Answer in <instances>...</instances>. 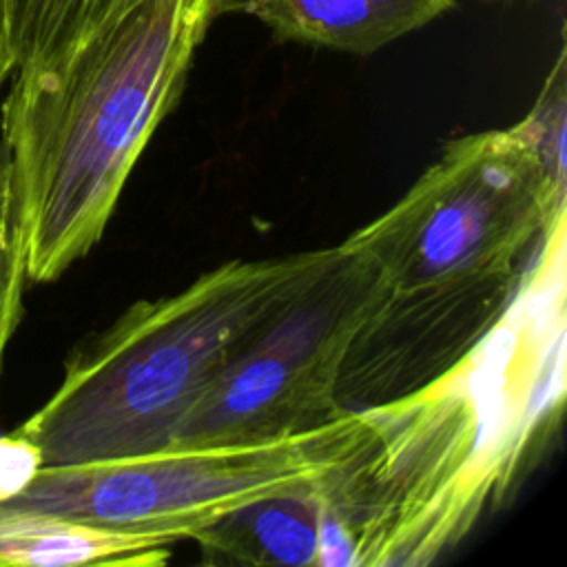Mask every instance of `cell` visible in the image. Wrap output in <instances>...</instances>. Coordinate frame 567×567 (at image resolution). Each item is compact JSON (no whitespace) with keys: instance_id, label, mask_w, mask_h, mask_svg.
Here are the masks:
<instances>
[{"instance_id":"8992f818","label":"cell","mask_w":567,"mask_h":567,"mask_svg":"<svg viewBox=\"0 0 567 567\" xmlns=\"http://www.w3.org/2000/svg\"><path fill=\"white\" fill-rule=\"evenodd\" d=\"M388 284L348 244L328 248L308 281L230 357L171 443H259L312 430L343 410L337 379L348 343Z\"/></svg>"},{"instance_id":"30bf717a","label":"cell","mask_w":567,"mask_h":567,"mask_svg":"<svg viewBox=\"0 0 567 567\" xmlns=\"http://www.w3.org/2000/svg\"><path fill=\"white\" fill-rule=\"evenodd\" d=\"M173 540L0 507V567L157 565Z\"/></svg>"},{"instance_id":"5bb4252c","label":"cell","mask_w":567,"mask_h":567,"mask_svg":"<svg viewBox=\"0 0 567 567\" xmlns=\"http://www.w3.org/2000/svg\"><path fill=\"white\" fill-rule=\"evenodd\" d=\"M13 69H16V58H13V49H11L7 22L2 16V4H0V86L13 73Z\"/></svg>"},{"instance_id":"4fadbf2b","label":"cell","mask_w":567,"mask_h":567,"mask_svg":"<svg viewBox=\"0 0 567 567\" xmlns=\"http://www.w3.org/2000/svg\"><path fill=\"white\" fill-rule=\"evenodd\" d=\"M42 465L40 452L16 432L0 436V503L20 494Z\"/></svg>"},{"instance_id":"ba28073f","label":"cell","mask_w":567,"mask_h":567,"mask_svg":"<svg viewBox=\"0 0 567 567\" xmlns=\"http://www.w3.org/2000/svg\"><path fill=\"white\" fill-rule=\"evenodd\" d=\"M454 0H233L277 40L368 55L430 24Z\"/></svg>"},{"instance_id":"3957f363","label":"cell","mask_w":567,"mask_h":567,"mask_svg":"<svg viewBox=\"0 0 567 567\" xmlns=\"http://www.w3.org/2000/svg\"><path fill=\"white\" fill-rule=\"evenodd\" d=\"M326 252L226 261L173 295L133 303L71 350L55 392L13 432L38 447L42 465L171 447L230 357Z\"/></svg>"},{"instance_id":"7c38bea8","label":"cell","mask_w":567,"mask_h":567,"mask_svg":"<svg viewBox=\"0 0 567 567\" xmlns=\"http://www.w3.org/2000/svg\"><path fill=\"white\" fill-rule=\"evenodd\" d=\"M27 281V255L16 210L11 162L0 144V372L7 346L22 319Z\"/></svg>"},{"instance_id":"52a82bcc","label":"cell","mask_w":567,"mask_h":567,"mask_svg":"<svg viewBox=\"0 0 567 567\" xmlns=\"http://www.w3.org/2000/svg\"><path fill=\"white\" fill-rule=\"evenodd\" d=\"M523 272L385 288L352 334L337 405L359 412L410 396L454 368L509 308Z\"/></svg>"},{"instance_id":"5b68a950","label":"cell","mask_w":567,"mask_h":567,"mask_svg":"<svg viewBox=\"0 0 567 567\" xmlns=\"http://www.w3.org/2000/svg\"><path fill=\"white\" fill-rule=\"evenodd\" d=\"M363 427L361 412H341L312 430L259 443L173 445L111 461L40 465L0 507L175 543L239 505L319 485L357 450Z\"/></svg>"},{"instance_id":"8fae6325","label":"cell","mask_w":567,"mask_h":567,"mask_svg":"<svg viewBox=\"0 0 567 567\" xmlns=\"http://www.w3.org/2000/svg\"><path fill=\"white\" fill-rule=\"evenodd\" d=\"M142 0H0L16 69L49 64L124 18Z\"/></svg>"},{"instance_id":"6da1fadb","label":"cell","mask_w":567,"mask_h":567,"mask_svg":"<svg viewBox=\"0 0 567 567\" xmlns=\"http://www.w3.org/2000/svg\"><path fill=\"white\" fill-rule=\"evenodd\" d=\"M565 401V224L496 326L419 392L359 410L321 485L323 565L419 567L454 547L547 447Z\"/></svg>"},{"instance_id":"7a4b0ae2","label":"cell","mask_w":567,"mask_h":567,"mask_svg":"<svg viewBox=\"0 0 567 567\" xmlns=\"http://www.w3.org/2000/svg\"><path fill=\"white\" fill-rule=\"evenodd\" d=\"M230 9L233 0H142L64 58L13 71L0 144L29 281L58 279L102 239L208 27Z\"/></svg>"},{"instance_id":"277c9868","label":"cell","mask_w":567,"mask_h":567,"mask_svg":"<svg viewBox=\"0 0 567 567\" xmlns=\"http://www.w3.org/2000/svg\"><path fill=\"white\" fill-rule=\"evenodd\" d=\"M563 117L536 97L509 128L445 144L383 215L343 239L390 288L516 270L518 257L565 221Z\"/></svg>"},{"instance_id":"9c48e42d","label":"cell","mask_w":567,"mask_h":567,"mask_svg":"<svg viewBox=\"0 0 567 567\" xmlns=\"http://www.w3.org/2000/svg\"><path fill=\"white\" fill-rule=\"evenodd\" d=\"M319 485L277 492L239 505L190 540L199 545L208 563L323 565L326 527Z\"/></svg>"}]
</instances>
